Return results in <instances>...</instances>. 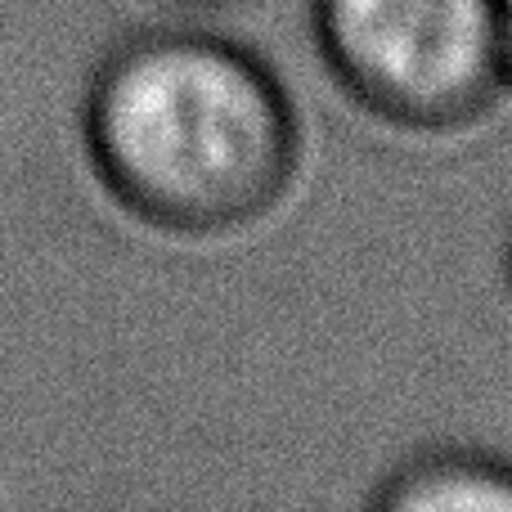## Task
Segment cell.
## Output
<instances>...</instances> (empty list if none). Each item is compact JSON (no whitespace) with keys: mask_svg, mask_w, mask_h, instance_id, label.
I'll return each mask as SVG.
<instances>
[{"mask_svg":"<svg viewBox=\"0 0 512 512\" xmlns=\"http://www.w3.org/2000/svg\"><path fill=\"white\" fill-rule=\"evenodd\" d=\"M176 5H198V9H212V5H234V0H176Z\"/></svg>","mask_w":512,"mask_h":512,"instance_id":"cell-5","label":"cell"},{"mask_svg":"<svg viewBox=\"0 0 512 512\" xmlns=\"http://www.w3.org/2000/svg\"><path fill=\"white\" fill-rule=\"evenodd\" d=\"M508 292H512V243H508Z\"/></svg>","mask_w":512,"mask_h":512,"instance_id":"cell-6","label":"cell"},{"mask_svg":"<svg viewBox=\"0 0 512 512\" xmlns=\"http://www.w3.org/2000/svg\"><path fill=\"white\" fill-rule=\"evenodd\" d=\"M77 131L99 189L171 239L252 230L279 212L301 167L283 77L207 27L122 36L81 90Z\"/></svg>","mask_w":512,"mask_h":512,"instance_id":"cell-1","label":"cell"},{"mask_svg":"<svg viewBox=\"0 0 512 512\" xmlns=\"http://www.w3.org/2000/svg\"><path fill=\"white\" fill-rule=\"evenodd\" d=\"M310 36L337 90L396 131H463L508 90L495 0H310Z\"/></svg>","mask_w":512,"mask_h":512,"instance_id":"cell-2","label":"cell"},{"mask_svg":"<svg viewBox=\"0 0 512 512\" xmlns=\"http://www.w3.org/2000/svg\"><path fill=\"white\" fill-rule=\"evenodd\" d=\"M378 512H512V463L472 445L418 450L378 481Z\"/></svg>","mask_w":512,"mask_h":512,"instance_id":"cell-3","label":"cell"},{"mask_svg":"<svg viewBox=\"0 0 512 512\" xmlns=\"http://www.w3.org/2000/svg\"><path fill=\"white\" fill-rule=\"evenodd\" d=\"M495 5H499V41H504V72L512 90V0H495Z\"/></svg>","mask_w":512,"mask_h":512,"instance_id":"cell-4","label":"cell"}]
</instances>
